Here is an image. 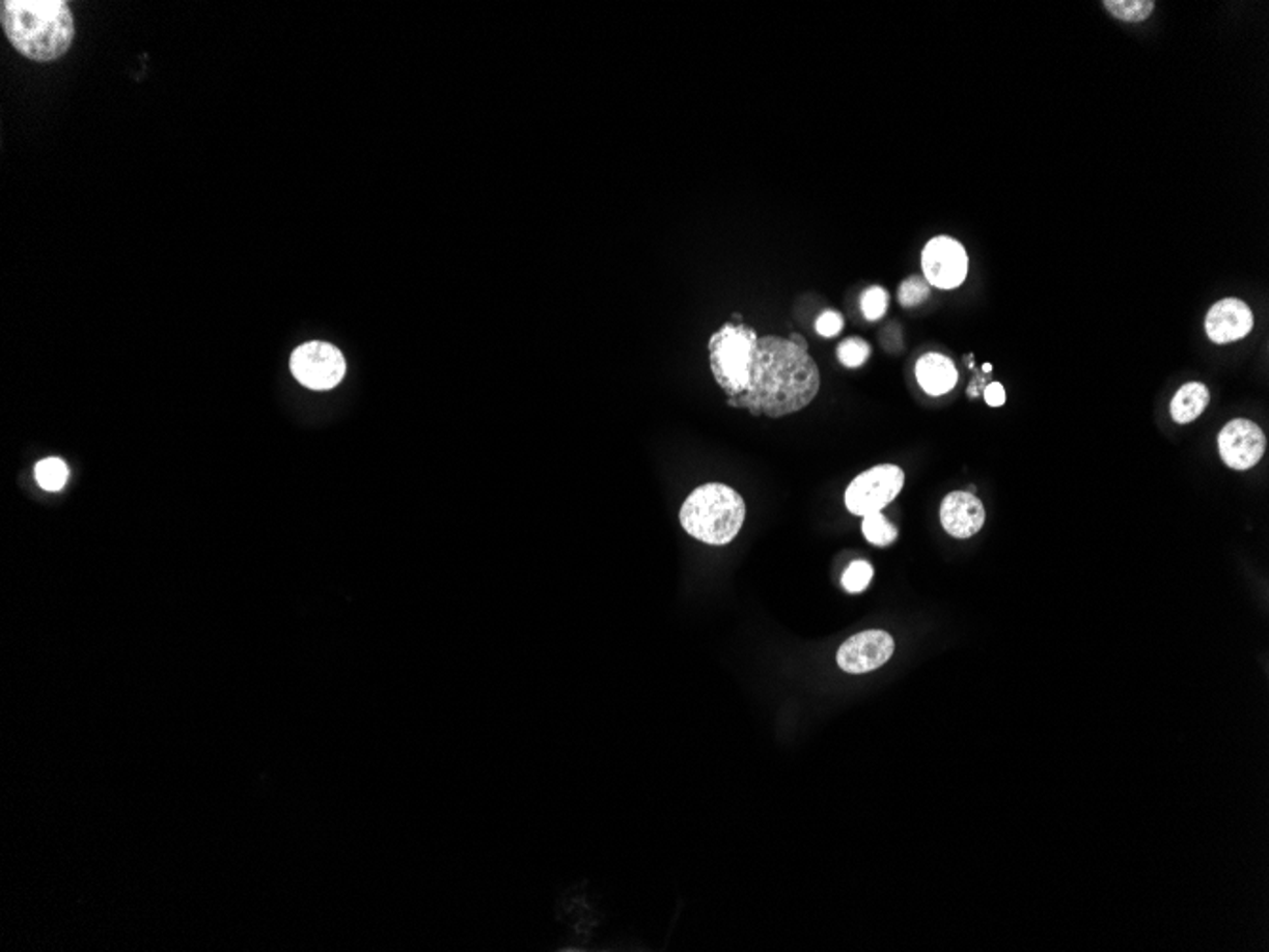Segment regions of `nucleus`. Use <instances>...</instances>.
<instances>
[{
  "instance_id": "nucleus-18",
  "label": "nucleus",
  "mask_w": 1269,
  "mask_h": 952,
  "mask_svg": "<svg viewBox=\"0 0 1269 952\" xmlns=\"http://www.w3.org/2000/svg\"><path fill=\"white\" fill-rule=\"evenodd\" d=\"M836 352H838V360H840L843 365L850 367V369H855V367H861L868 360L871 346H868V342H865V340L852 337V339L843 340L838 344V351Z\"/></svg>"
},
{
  "instance_id": "nucleus-19",
  "label": "nucleus",
  "mask_w": 1269,
  "mask_h": 952,
  "mask_svg": "<svg viewBox=\"0 0 1269 952\" xmlns=\"http://www.w3.org/2000/svg\"><path fill=\"white\" fill-rule=\"evenodd\" d=\"M889 296L884 287H868L861 297V310L868 321H878L888 310Z\"/></svg>"
},
{
  "instance_id": "nucleus-17",
  "label": "nucleus",
  "mask_w": 1269,
  "mask_h": 952,
  "mask_svg": "<svg viewBox=\"0 0 1269 952\" xmlns=\"http://www.w3.org/2000/svg\"><path fill=\"white\" fill-rule=\"evenodd\" d=\"M875 577V568L866 561H854L850 567L844 570L843 586L848 593H861L868 588L871 580Z\"/></svg>"
},
{
  "instance_id": "nucleus-3",
  "label": "nucleus",
  "mask_w": 1269,
  "mask_h": 952,
  "mask_svg": "<svg viewBox=\"0 0 1269 952\" xmlns=\"http://www.w3.org/2000/svg\"><path fill=\"white\" fill-rule=\"evenodd\" d=\"M679 520L686 533L699 542L728 544L742 531L745 502L734 488L722 483H708L690 493Z\"/></svg>"
},
{
  "instance_id": "nucleus-8",
  "label": "nucleus",
  "mask_w": 1269,
  "mask_h": 952,
  "mask_svg": "<svg viewBox=\"0 0 1269 952\" xmlns=\"http://www.w3.org/2000/svg\"><path fill=\"white\" fill-rule=\"evenodd\" d=\"M893 637L882 629H871L850 637L836 654L838 666L846 673L861 675L882 668L893 656Z\"/></svg>"
},
{
  "instance_id": "nucleus-15",
  "label": "nucleus",
  "mask_w": 1269,
  "mask_h": 952,
  "mask_svg": "<svg viewBox=\"0 0 1269 952\" xmlns=\"http://www.w3.org/2000/svg\"><path fill=\"white\" fill-rule=\"evenodd\" d=\"M861 531L865 534L866 540L875 545H889L898 538V529L888 522V517L882 515V511L865 515L861 523Z\"/></svg>"
},
{
  "instance_id": "nucleus-14",
  "label": "nucleus",
  "mask_w": 1269,
  "mask_h": 952,
  "mask_svg": "<svg viewBox=\"0 0 1269 952\" xmlns=\"http://www.w3.org/2000/svg\"><path fill=\"white\" fill-rule=\"evenodd\" d=\"M34 476L40 487L54 493L67 483L68 468L61 458H45L34 468Z\"/></svg>"
},
{
  "instance_id": "nucleus-11",
  "label": "nucleus",
  "mask_w": 1269,
  "mask_h": 952,
  "mask_svg": "<svg viewBox=\"0 0 1269 952\" xmlns=\"http://www.w3.org/2000/svg\"><path fill=\"white\" fill-rule=\"evenodd\" d=\"M916 379L926 394L944 396L958 385V371L950 358L930 352L916 363Z\"/></svg>"
},
{
  "instance_id": "nucleus-12",
  "label": "nucleus",
  "mask_w": 1269,
  "mask_h": 952,
  "mask_svg": "<svg viewBox=\"0 0 1269 952\" xmlns=\"http://www.w3.org/2000/svg\"><path fill=\"white\" fill-rule=\"evenodd\" d=\"M1211 403V392L1203 383H1186L1170 401V417L1179 424L1199 419Z\"/></svg>"
},
{
  "instance_id": "nucleus-9",
  "label": "nucleus",
  "mask_w": 1269,
  "mask_h": 952,
  "mask_svg": "<svg viewBox=\"0 0 1269 952\" xmlns=\"http://www.w3.org/2000/svg\"><path fill=\"white\" fill-rule=\"evenodd\" d=\"M1254 328V316L1247 303L1227 297L1207 312L1205 331L1214 344H1230L1245 339Z\"/></svg>"
},
{
  "instance_id": "nucleus-16",
  "label": "nucleus",
  "mask_w": 1269,
  "mask_h": 952,
  "mask_svg": "<svg viewBox=\"0 0 1269 952\" xmlns=\"http://www.w3.org/2000/svg\"><path fill=\"white\" fill-rule=\"evenodd\" d=\"M930 287H932V285L928 284V282H926L923 278H920V276H912V278H907V280L901 284V287H899L898 297L901 307H918V305H921L923 301H928V299H930V293H932V289H930Z\"/></svg>"
},
{
  "instance_id": "nucleus-21",
  "label": "nucleus",
  "mask_w": 1269,
  "mask_h": 952,
  "mask_svg": "<svg viewBox=\"0 0 1269 952\" xmlns=\"http://www.w3.org/2000/svg\"><path fill=\"white\" fill-rule=\"evenodd\" d=\"M985 399H987L990 408H1001L1005 403V390H1003V386L1000 383H992V385L987 386Z\"/></svg>"
},
{
  "instance_id": "nucleus-7",
  "label": "nucleus",
  "mask_w": 1269,
  "mask_h": 952,
  "mask_svg": "<svg viewBox=\"0 0 1269 952\" xmlns=\"http://www.w3.org/2000/svg\"><path fill=\"white\" fill-rule=\"evenodd\" d=\"M1218 451L1227 468L1250 470L1266 453V436L1252 420H1230L1218 433Z\"/></svg>"
},
{
  "instance_id": "nucleus-1",
  "label": "nucleus",
  "mask_w": 1269,
  "mask_h": 952,
  "mask_svg": "<svg viewBox=\"0 0 1269 952\" xmlns=\"http://www.w3.org/2000/svg\"><path fill=\"white\" fill-rule=\"evenodd\" d=\"M709 365L730 408L772 419L808 408L820 392V369L808 346L756 337L742 324H724L709 339Z\"/></svg>"
},
{
  "instance_id": "nucleus-20",
  "label": "nucleus",
  "mask_w": 1269,
  "mask_h": 952,
  "mask_svg": "<svg viewBox=\"0 0 1269 952\" xmlns=\"http://www.w3.org/2000/svg\"><path fill=\"white\" fill-rule=\"evenodd\" d=\"M844 329V317L834 312V310H825L818 321H816V331L825 339L836 337Z\"/></svg>"
},
{
  "instance_id": "nucleus-2",
  "label": "nucleus",
  "mask_w": 1269,
  "mask_h": 952,
  "mask_svg": "<svg viewBox=\"0 0 1269 952\" xmlns=\"http://www.w3.org/2000/svg\"><path fill=\"white\" fill-rule=\"evenodd\" d=\"M0 22L11 46L33 61L65 56L75 38L65 0H2Z\"/></svg>"
},
{
  "instance_id": "nucleus-5",
  "label": "nucleus",
  "mask_w": 1269,
  "mask_h": 952,
  "mask_svg": "<svg viewBox=\"0 0 1269 952\" xmlns=\"http://www.w3.org/2000/svg\"><path fill=\"white\" fill-rule=\"evenodd\" d=\"M289 367L293 376L306 388L331 390L344 379L347 360L337 346L312 340L293 352Z\"/></svg>"
},
{
  "instance_id": "nucleus-13",
  "label": "nucleus",
  "mask_w": 1269,
  "mask_h": 952,
  "mask_svg": "<svg viewBox=\"0 0 1269 952\" xmlns=\"http://www.w3.org/2000/svg\"><path fill=\"white\" fill-rule=\"evenodd\" d=\"M1102 6L1112 13L1115 20L1127 23L1144 22L1156 8L1152 0H1106Z\"/></svg>"
},
{
  "instance_id": "nucleus-22",
  "label": "nucleus",
  "mask_w": 1269,
  "mask_h": 952,
  "mask_svg": "<svg viewBox=\"0 0 1269 952\" xmlns=\"http://www.w3.org/2000/svg\"><path fill=\"white\" fill-rule=\"evenodd\" d=\"M990 369H992V365H990V363H987V365H985V371H987V373H990Z\"/></svg>"
},
{
  "instance_id": "nucleus-6",
  "label": "nucleus",
  "mask_w": 1269,
  "mask_h": 952,
  "mask_svg": "<svg viewBox=\"0 0 1269 952\" xmlns=\"http://www.w3.org/2000/svg\"><path fill=\"white\" fill-rule=\"evenodd\" d=\"M921 269L928 284L939 289H956L966 282L969 259L958 240L937 236L921 251Z\"/></svg>"
},
{
  "instance_id": "nucleus-4",
  "label": "nucleus",
  "mask_w": 1269,
  "mask_h": 952,
  "mask_svg": "<svg viewBox=\"0 0 1269 952\" xmlns=\"http://www.w3.org/2000/svg\"><path fill=\"white\" fill-rule=\"evenodd\" d=\"M905 485V472L895 465H880L855 477L846 488L844 502L848 511L865 517L877 513L898 499Z\"/></svg>"
},
{
  "instance_id": "nucleus-10",
  "label": "nucleus",
  "mask_w": 1269,
  "mask_h": 952,
  "mask_svg": "<svg viewBox=\"0 0 1269 952\" xmlns=\"http://www.w3.org/2000/svg\"><path fill=\"white\" fill-rule=\"evenodd\" d=\"M987 522L983 502L966 491H955L944 497L941 504V523L944 531L955 538H971Z\"/></svg>"
}]
</instances>
